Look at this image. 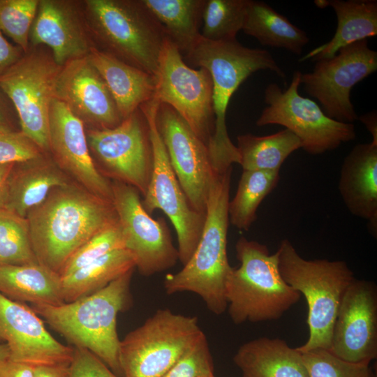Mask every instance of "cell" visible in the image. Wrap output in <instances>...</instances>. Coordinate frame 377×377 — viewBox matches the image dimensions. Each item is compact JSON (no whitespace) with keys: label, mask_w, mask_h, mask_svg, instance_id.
<instances>
[{"label":"cell","mask_w":377,"mask_h":377,"mask_svg":"<svg viewBox=\"0 0 377 377\" xmlns=\"http://www.w3.org/2000/svg\"><path fill=\"white\" fill-rule=\"evenodd\" d=\"M0 340H1V339H0Z\"/></svg>","instance_id":"c3c4849f"},{"label":"cell","mask_w":377,"mask_h":377,"mask_svg":"<svg viewBox=\"0 0 377 377\" xmlns=\"http://www.w3.org/2000/svg\"><path fill=\"white\" fill-rule=\"evenodd\" d=\"M26 218L38 262L59 274L83 244L118 221L112 201L69 184L54 188Z\"/></svg>","instance_id":"6da1fadb"},{"label":"cell","mask_w":377,"mask_h":377,"mask_svg":"<svg viewBox=\"0 0 377 377\" xmlns=\"http://www.w3.org/2000/svg\"><path fill=\"white\" fill-rule=\"evenodd\" d=\"M85 6L103 51L156 77L166 36L142 0H87Z\"/></svg>","instance_id":"52a82bcc"},{"label":"cell","mask_w":377,"mask_h":377,"mask_svg":"<svg viewBox=\"0 0 377 377\" xmlns=\"http://www.w3.org/2000/svg\"><path fill=\"white\" fill-rule=\"evenodd\" d=\"M87 139L105 175L145 195L153 170V151L149 124L140 108L114 128L89 130Z\"/></svg>","instance_id":"5bb4252c"},{"label":"cell","mask_w":377,"mask_h":377,"mask_svg":"<svg viewBox=\"0 0 377 377\" xmlns=\"http://www.w3.org/2000/svg\"><path fill=\"white\" fill-rule=\"evenodd\" d=\"M156 79L154 96L173 108L207 146L215 123L212 80L208 70L190 67L166 37Z\"/></svg>","instance_id":"7c38bea8"},{"label":"cell","mask_w":377,"mask_h":377,"mask_svg":"<svg viewBox=\"0 0 377 377\" xmlns=\"http://www.w3.org/2000/svg\"><path fill=\"white\" fill-rule=\"evenodd\" d=\"M15 165L0 164V208L6 207L8 181Z\"/></svg>","instance_id":"ee69618b"},{"label":"cell","mask_w":377,"mask_h":377,"mask_svg":"<svg viewBox=\"0 0 377 377\" xmlns=\"http://www.w3.org/2000/svg\"><path fill=\"white\" fill-rule=\"evenodd\" d=\"M301 74L300 71H295L286 89L276 83L267 86L265 91L267 106L256 124L284 126L298 138L301 148L312 155L334 150L342 143L355 140L353 124L330 118L315 101L300 95Z\"/></svg>","instance_id":"9c48e42d"},{"label":"cell","mask_w":377,"mask_h":377,"mask_svg":"<svg viewBox=\"0 0 377 377\" xmlns=\"http://www.w3.org/2000/svg\"><path fill=\"white\" fill-rule=\"evenodd\" d=\"M358 119L365 126L372 136L371 142L377 144V114L376 110L362 114Z\"/></svg>","instance_id":"f6af8a7d"},{"label":"cell","mask_w":377,"mask_h":377,"mask_svg":"<svg viewBox=\"0 0 377 377\" xmlns=\"http://www.w3.org/2000/svg\"><path fill=\"white\" fill-rule=\"evenodd\" d=\"M249 0H206L202 17V38L215 42L236 40L242 29Z\"/></svg>","instance_id":"d6a6232c"},{"label":"cell","mask_w":377,"mask_h":377,"mask_svg":"<svg viewBox=\"0 0 377 377\" xmlns=\"http://www.w3.org/2000/svg\"><path fill=\"white\" fill-rule=\"evenodd\" d=\"M45 45L55 63L87 56L94 47L76 8L70 1L40 0L29 34V44Z\"/></svg>","instance_id":"44dd1931"},{"label":"cell","mask_w":377,"mask_h":377,"mask_svg":"<svg viewBox=\"0 0 377 377\" xmlns=\"http://www.w3.org/2000/svg\"><path fill=\"white\" fill-rule=\"evenodd\" d=\"M119 249L124 242L119 221L104 228L83 244L67 260L59 275L64 277L100 257Z\"/></svg>","instance_id":"d590c367"},{"label":"cell","mask_w":377,"mask_h":377,"mask_svg":"<svg viewBox=\"0 0 377 377\" xmlns=\"http://www.w3.org/2000/svg\"><path fill=\"white\" fill-rule=\"evenodd\" d=\"M159 103L154 97L140 107L149 124L153 151L152 173L142 203L149 214L160 209L172 223L177 236L179 260L184 265L200 240L205 213L193 207L172 168L156 127V114Z\"/></svg>","instance_id":"30bf717a"},{"label":"cell","mask_w":377,"mask_h":377,"mask_svg":"<svg viewBox=\"0 0 377 377\" xmlns=\"http://www.w3.org/2000/svg\"><path fill=\"white\" fill-rule=\"evenodd\" d=\"M156 123L185 195L195 209L205 213L209 191L219 176L213 169L207 145L165 103H159Z\"/></svg>","instance_id":"2e32d148"},{"label":"cell","mask_w":377,"mask_h":377,"mask_svg":"<svg viewBox=\"0 0 377 377\" xmlns=\"http://www.w3.org/2000/svg\"><path fill=\"white\" fill-rule=\"evenodd\" d=\"M0 339L9 360L31 367L71 363L73 348L54 339L34 311L0 293Z\"/></svg>","instance_id":"ac0fdd59"},{"label":"cell","mask_w":377,"mask_h":377,"mask_svg":"<svg viewBox=\"0 0 377 377\" xmlns=\"http://www.w3.org/2000/svg\"><path fill=\"white\" fill-rule=\"evenodd\" d=\"M283 280L303 295L308 306L309 338L296 348L300 353L330 350L333 326L344 293L355 279L343 260H306L286 239L276 250Z\"/></svg>","instance_id":"8992f818"},{"label":"cell","mask_w":377,"mask_h":377,"mask_svg":"<svg viewBox=\"0 0 377 377\" xmlns=\"http://www.w3.org/2000/svg\"><path fill=\"white\" fill-rule=\"evenodd\" d=\"M319 8L330 6L337 17V27L328 42L304 55L299 61L330 58L342 47L377 35L376 0H315Z\"/></svg>","instance_id":"cb8c5ba5"},{"label":"cell","mask_w":377,"mask_h":377,"mask_svg":"<svg viewBox=\"0 0 377 377\" xmlns=\"http://www.w3.org/2000/svg\"><path fill=\"white\" fill-rule=\"evenodd\" d=\"M61 66L52 56L29 50L0 75V89L17 114L21 131L50 151L49 112Z\"/></svg>","instance_id":"8fae6325"},{"label":"cell","mask_w":377,"mask_h":377,"mask_svg":"<svg viewBox=\"0 0 377 377\" xmlns=\"http://www.w3.org/2000/svg\"><path fill=\"white\" fill-rule=\"evenodd\" d=\"M233 361L242 377H308L301 353L279 338L249 341L239 347Z\"/></svg>","instance_id":"d4e9b609"},{"label":"cell","mask_w":377,"mask_h":377,"mask_svg":"<svg viewBox=\"0 0 377 377\" xmlns=\"http://www.w3.org/2000/svg\"><path fill=\"white\" fill-rule=\"evenodd\" d=\"M55 98L64 103L92 129L112 128L123 120L114 101L88 55L61 66L55 84Z\"/></svg>","instance_id":"ffe728a7"},{"label":"cell","mask_w":377,"mask_h":377,"mask_svg":"<svg viewBox=\"0 0 377 377\" xmlns=\"http://www.w3.org/2000/svg\"><path fill=\"white\" fill-rule=\"evenodd\" d=\"M142 1L182 57L195 47L201 37L202 12L206 0Z\"/></svg>","instance_id":"f1b7e54d"},{"label":"cell","mask_w":377,"mask_h":377,"mask_svg":"<svg viewBox=\"0 0 377 377\" xmlns=\"http://www.w3.org/2000/svg\"><path fill=\"white\" fill-rule=\"evenodd\" d=\"M40 156V148L22 131L0 124V164L22 163Z\"/></svg>","instance_id":"f35d334b"},{"label":"cell","mask_w":377,"mask_h":377,"mask_svg":"<svg viewBox=\"0 0 377 377\" xmlns=\"http://www.w3.org/2000/svg\"><path fill=\"white\" fill-rule=\"evenodd\" d=\"M0 293L32 304L65 303L61 276L39 263L0 267Z\"/></svg>","instance_id":"4316f807"},{"label":"cell","mask_w":377,"mask_h":377,"mask_svg":"<svg viewBox=\"0 0 377 377\" xmlns=\"http://www.w3.org/2000/svg\"><path fill=\"white\" fill-rule=\"evenodd\" d=\"M377 70V52L367 39L341 48L330 58L316 61L313 71L302 73L300 84L330 118L353 124L358 116L350 100L353 87Z\"/></svg>","instance_id":"4fadbf2b"},{"label":"cell","mask_w":377,"mask_h":377,"mask_svg":"<svg viewBox=\"0 0 377 377\" xmlns=\"http://www.w3.org/2000/svg\"><path fill=\"white\" fill-rule=\"evenodd\" d=\"M24 54L19 46L9 43L0 30V75L21 59Z\"/></svg>","instance_id":"60d3db41"},{"label":"cell","mask_w":377,"mask_h":377,"mask_svg":"<svg viewBox=\"0 0 377 377\" xmlns=\"http://www.w3.org/2000/svg\"><path fill=\"white\" fill-rule=\"evenodd\" d=\"M301 354L308 377H374L369 363L348 362L329 350L317 348Z\"/></svg>","instance_id":"8d00e7d4"},{"label":"cell","mask_w":377,"mask_h":377,"mask_svg":"<svg viewBox=\"0 0 377 377\" xmlns=\"http://www.w3.org/2000/svg\"><path fill=\"white\" fill-rule=\"evenodd\" d=\"M279 179V171L243 170L235 195L229 200V222L239 230H248L257 219L260 203Z\"/></svg>","instance_id":"1f68e13d"},{"label":"cell","mask_w":377,"mask_h":377,"mask_svg":"<svg viewBox=\"0 0 377 377\" xmlns=\"http://www.w3.org/2000/svg\"><path fill=\"white\" fill-rule=\"evenodd\" d=\"M350 362L370 363L377 357V287L355 279L341 300L329 350Z\"/></svg>","instance_id":"e0dca14e"},{"label":"cell","mask_w":377,"mask_h":377,"mask_svg":"<svg viewBox=\"0 0 377 377\" xmlns=\"http://www.w3.org/2000/svg\"><path fill=\"white\" fill-rule=\"evenodd\" d=\"M184 57L187 64L205 68L211 75L215 123L207 149L214 170L217 175H223L232 168L233 163L239 164L240 160L226 123L232 95L247 77L258 71H270L282 78L286 74L267 50L245 47L237 40L215 42L201 36Z\"/></svg>","instance_id":"7a4b0ae2"},{"label":"cell","mask_w":377,"mask_h":377,"mask_svg":"<svg viewBox=\"0 0 377 377\" xmlns=\"http://www.w3.org/2000/svg\"><path fill=\"white\" fill-rule=\"evenodd\" d=\"M239 267H232L226 284L228 315L235 325L279 319L301 294L286 283L279 269L276 252L241 237L235 244Z\"/></svg>","instance_id":"5b68a950"},{"label":"cell","mask_w":377,"mask_h":377,"mask_svg":"<svg viewBox=\"0 0 377 377\" xmlns=\"http://www.w3.org/2000/svg\"><path fill=\"white\" fill-rule=\"evenodd\" d=\"M242 30L263 45L282 48L297 55L309 42L305 31L262 1L249 0Z\"/></svg>","instance_id":"83f0119b"},{"label":"cell","mask_w":377,"mask_h":377,"mask_svg":"<svg viewBox=\"0 0 377 377\" xmlns=\"http://www.w3.org/2000/svg\"><path fill=\"white\" fill-rule=\"evenodd\" d=\"M36 263L27 218L0 208V267Z\"/></svg>","instance_id":"836d02e7"},{"label":"cell","mask_w":377,"mask_h":377,"mask_svg":"<svg viewBox=\"0 0 377 377\" xmlns=\"http://www.w3.org/2000/svg\"><path fill=\"white\" fill-rule=\"evenodd\" d=\"M112 189L124 249L133 256L139 272L150 276L174 267L179 260L178 249L164 219L150 216L135 188L114 181Z\"/></svg>","instance_id":"9a60e30c"},{"label":"cell","mask_w":377,"mask_h":377,"mask_svg":"<svg viewBox=\"0 0 377 377\" xmlns=\"http://www.w3.org/2000/svg\"><path fill=\"white\" fill-rule=\"evenodd\" d=\"M135 268L133 257L128 250L110 251L70 275L61 277L64 302H71L92 294Z\"/></svg>","instance_id":"f546056e"},{"label":"cell","mask_w":377,"mask_h":377,"mask_svg":"<svg viewBox=\"0 0 377 377\" xmlns=\"http://www.w3.org/2000/svg\"><path fill=\"white\" fill-rule=\"evenodd\" d=\"M338 189L353 215L367 222L369 232L377 235V144L356 145L344 158Z\"/></svg>","instance_id":"7402d4cb"},{"label":"cell","mask_w":377,"mask_h":377,"mask_svg":"<svg viewBox=\"0 0 377 377\" xmlns=\"http://www.w3.org/2000/svg\"><path fill=\"white\" fill-rule=\"evenodd\" d=\"M10 358L9 348L6 343H0V364Z\"/></svg>","instance_id":"7dc6e473"},{"label":"cell","mask_w":377,"mask_h":377,"mask_svg":"<svg viewBox=\"0 0 377 377\" xmlns=\"http://www.w3.org/2000/svg\"><path fill=\"white\" fill-rule=\"evenodd\" d=\"M10 101L0 89V124L10 126L11 110Z\"/></svg>","instance_id":"bcb514c9"},{"label":"cell","mask_w":377,"mask_h":377,"mask_svg":"<svg viewBox=\"0 0 377 377\" xmlns=\"http://www.w3.org/2000/svg\"><path fill=\"white\" fill-rule=\"evenodd\" d=\"M70 364H59L33 367V377H69Z\"/></svg>","instance_id":"7bdbcfd3"},{"label":"cell","mask_w":377,"mask_h":377,"mask_svg":"<svg viewBox=\"0 0 377 377\" xmlns=\"http://www.w3.org/2000/svg\"><path fill=\"white\" fill-rule=\"evenodd\" d=\"M73 350L69 377H119L91 351L79 347Z\"/></svg>","instance_id":"ab89813d"},{"label":"cell","mask_w":377,"mask_h":377,"mask_svg":"<svg viewBox=\"0 0 377 377\" xmlns=\"http://www.w3.org/2000/svg\"><path fill=\"white\" fill-rule=\"evenodd\" d=\"M161 377H215L213 358L204 332Z\"/></svg>","instance_id":"74e56055"},{"label":"cell","mask_w":377,"mask_h":377,"mask_svg":"<svg viewBox=\"0 0 377 377\" xmlns=\"http://www.w3.org/2000/svg\"><path fill=\"white\" fill-rule=\"evenodd\" d=\"M49 145L61 168L90 193L112 202V182L98 171L93 161L83 121L57 98L50 108Z\"/></svg>","instance_id":"d6986e66"},{"label":"cell","mask_w":377,"mask_h":377,"mask_svg":"<svg viewBox=\"0 0 377 377\" xmlns=\"http://www.w3.org/2000/svg\"><path fill=\"white\" fill-rule=\"evenodd\" d=\"M0 377H33V367L8 360L0 364Z\"/></svg>","instance_id":"b9f144b4"},{"label":"cell","mask_w":377,"mask_h":377,"mask_svg":"<svg viewBox=\"0 0 377 377\" xmlns=\"http://www.w3.org/2000/svg\"><path fill=\"white\" fill-rule=\"evenodd\" d=\"M236 147L243 170L270 172L280 171L286 159L302 147L298 138L286 128L263 136L239 135Z\"/></svg>","instance_id":"4dcf8cb0"},{"label":"cell","mask_w":377,"mask_h":377,"mask_svg":"<svg viewBox=\"0 0 377 377\" xmlns=\"http://www.w3.org/2000/svg\"><path fill=\"white\" fill-rule=\"evenodd\" d=\"M38 0H0V30L24 53L29 50V34Z\"/></svg>","instance_id":"e575fe53"},{"label":"cell","mask_w":377,"mask_h":377,"mask_svg":"<svg viewBox=\"0 0 377 377\" xmlns=\"http://www.w3.org/2000/svg\"><path fill=\"white\" fill-rule=\"evenodd\" d=\"M133 270L73 302L59 306L32 304L31 308L75 347L91 351L122 377L117 319L132 305L130 283Z\"/></svg>","instance_id":"3957f363"},{"label":"cell","mask_w":377,"mask_h":377,"mask_svg":"<svg viewBox=\"0 0 377 377\" xmlns=\"http://www.w3.org/2000/svg\"><path fill=\"white\" fill-rule=\"evenodd\" d=\"M196 316L158 309L120 341L122 377H161L202 334Z\"/></svg>","instance_id":"ba28073f"},{"label":"cell","mask_w":377,"mask_h":377,"mask_svg":"<svg viewBox=\"0 0 377 377\" xmlns=\"http://www.w3.org/2000/svg\"><path fill=\"white\" fill-rule=\"evenodd\" d=\"M231 172L232 168L219 175L209 191L203 229L191 257L163 281L168 295L195 293L215 315L226 311V284L232 267L227 254Z\"/></svg>","instance_id":"277c9868"},{"label":"cell","mask_w":377,"mask_h":377,"mask_svg":"<svg viewBox=\"0 0 377 377\" xmlns=\"http://www.w3.org/2000/svg\"><path fill=\"white\" fill-rule=\"evenodd\" d=\"M21 164L10 174L5 209L26 218L54 188L68 182L59 169L42 156Z\"/></svg>","instance_id":"484cf974"},{"label":"cell","mask_w":377,"mask_h":377,"mask_svg":"<svg viewBox=\"0 0 377 377\" xmlns=\"http://www.w3.org/2000/svg\"><path fill=\"white\" fill-rule=\"evenodd\" d=\"M88 57L105 82L123 119L154 98V76L95 47Z\"/></svg>","instance_id":"603a6c76"}]
</instances>
